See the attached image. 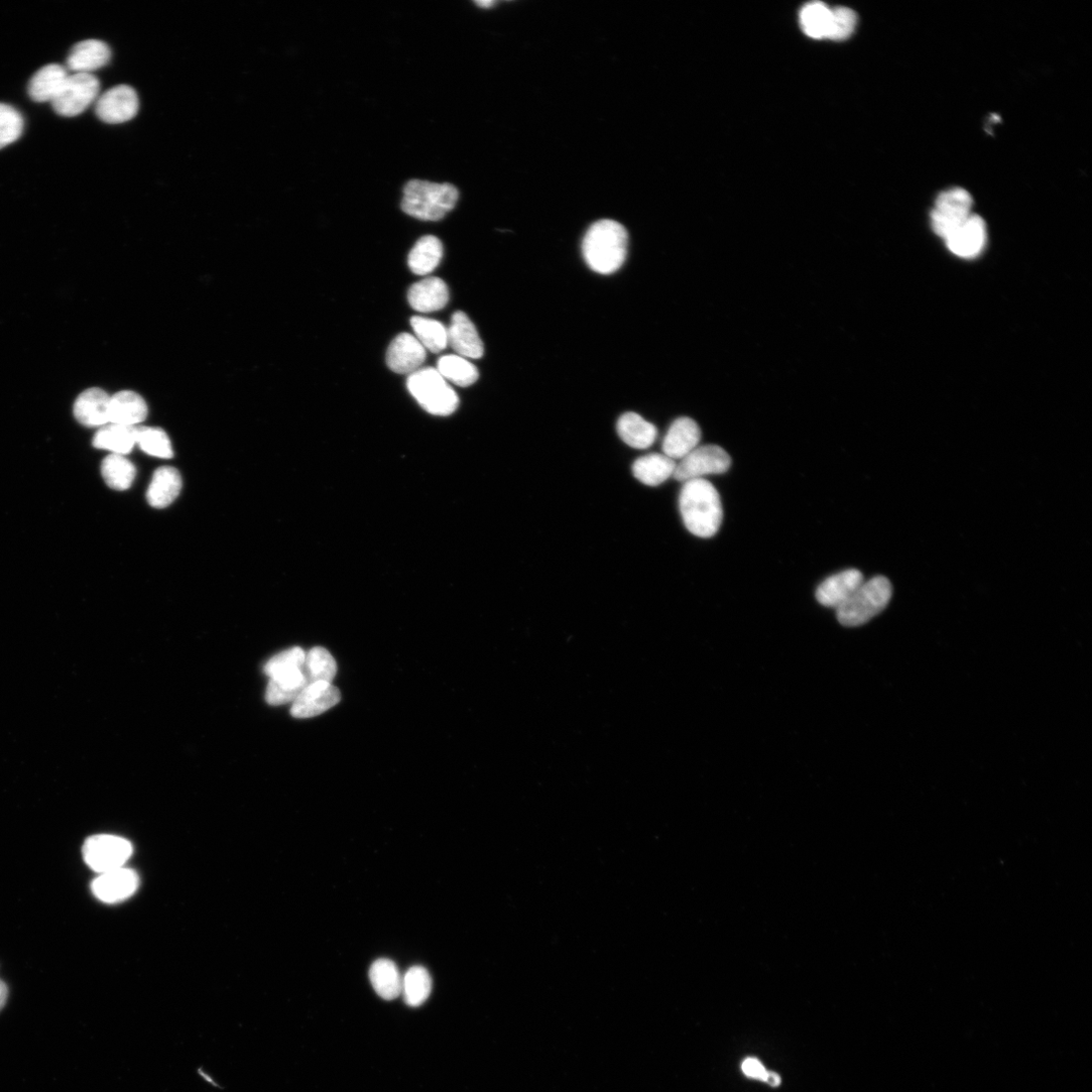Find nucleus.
I'll return each instance as SVG.
<instances>
[{
	"mask_svg": "<svg viewBox=\"0 0 1092 1092\" xmlns=\"http://www.w3.org/2000/svg\"><path fill=\"white\" fill-rule=\"evenodd\" d=\"M629 233L619 222L601 220L593 224L583 240V256L588 267L601 275L617 273L628 256Z\"/></svg>",
	"mask_w": 1092,
	"mask_h": 1092,
	"instance_id": "obj_1",
	"label": "nucleus"
},
{
	"mask_svg": "<svg viewBox=\"0 0 1092 1092\" xmlns=\"http://www.w3.org/2000/svg\"><path fill=\"white\" fill-rule=\"evenodd\" d=\"M679 507L686 528L701 538L714 536L722 523L723 510L714 485L704 478L684 482Z\"/></svg>",
	"mask_w": 1092,
	"mask_h": 1092,
	"instance_id": "obj_2",
	"label": "nucleus"
},
{
	"mask_svg": "<svg viewBox=\"0 0 1092 1092\" xmlns=\"http://www.w3.org/2000/svg\"><path fill=\"white\" fill-rule=\"evenodd\" d=\"M892 585L882 576L863 584L836 610L838 623L846 628H857L880 615L892 598Z\"/></svg>",
	"mask_w": 1092,
	"mask_h": 1092,
	"instance_id": "obj_3",
	"label": "nucleus"
},
{
	"mask_svg": "<svg viewBox=\"0 0 1092 1092\" xmlns=\"http://www.w3.org/2000/svg\"><path fill=\"white\" fill-rule=\"evenodd\" d=\"M458 191L450 184L414 179L404 188L402 210L422 221H439L454 209Z\"/></svg>",
	"mask_w": 1092,
	"mask_h": 1092,
	"instance_id": "obj_4",
	"label": "nucleus"
},
{
	"mask_svg": "<svg viewBox=\"0 0 1092 1092\" xmlns=\"http://www.w3.org/2000/svg\"><path fill=\"white\" fill-rule=\"evenodd\" d=\"M407 387L419 405L432 415L449 416L458 408L456 393L435 369H421L410 375Z\"/></svg>",
	"mask_w": 1092,
	"mask_h": 1092,
	"instance_id": "obj_5",
	"label": "nucleus"
},
{
	"mask_svg": "<svg viewBox=\"0 0 1092 1092\" xmlns=\"http://www.w3.org/2000/svg\"><path fill=\"white\" fill-rule=\"evenodd\" d=\"M132 854L133 845L128 839L111 834L92 835L82 847L85 863L98 874L125 867Z\"/></svg>",
	"mask_w": 1092,
	"mask_h": 1092,
	"instance_id": "obj_6",
	"label": "nucleus"
},
{
	"mask_svg": "<svg viewBox=\"0 0 1092 1092\" xmlns=\"http://www.w3.org/2000/svg\"><path fill=\"white\" fill-rule=\"evenodd\" d=\"M973 197L964 189L954 188L940 194L931 215L935 233L946 239L973 215Z\"/></svg>",
	"mask_w": 1092,
	"mask_h": 1092,
	"instance_id": "obj_7",
	"label": "nucleus"
},
{
	"mask_svg": "<svg viewBox=\"0 0 1092 1092\" xmlns=\"http://www.w3.org/2000/svg\"><path fill=\"white\" fill-rule=\"evenodd\" d=\"M732 458L717 445H702L679 460L673 477L681 482L703 478L708 474H721L730 469Z\"/></svg>",
	"mask_w": 1092,
	"mask_h": 1092,
	"instance_id": "obj_8",
	"label": "nucleus"
},
{
	"mask_svg": "<svg viewBox=\"0 0 1092 1092\" xmlns=\"http://www.w3.org/2000/svg\"><path fill=\"white\" fill-rule=\"evenodd\" d=\"M99 88V81L94 75L70 73L51 103L58 114L67 117L76 116L97 99Z\"/></svg>",
	"mask_w": 1092,
	"mask_h": 1092,
	"instance_id": "obj_9",
	"label": "nucleus"
},
{
	"mask_svg": "<svg viewBox=\"0 0 1092 1092\" xmlns=\"http://www.w3.org/2000/svg\"><path fill=\"white\" fill-rule=\"evenodd\" d=\"M139 111V97L129 85H117L101 94L95 102V112L106 124H121L134 118Z\"/></svg>",
	"mask_w": 1092,
	"mask_h": 1092,
	"instance_id": "obj_10",
	"label": "nucleus"
},
{
	"mask_svg": "<svg viewBox=\"0 0 1092 1092\" xmlns=\"http://www.w3.org/2000/svg\"><path fill=\"white\" fill-rule=\"evenodd\" d=\"M949 251L962 259H975L985 250L988 241L987 224L983 218L971 215L946 239Z\"/></svg>",
	"mask_w": 1092,
	"mask_h": 1092,
	"instance_id": "obj_11",
	"label": "nucleus"
},
{
	"mask_svg": "<svg viewBox=\"0 0 1092 1092\" xmlns=\"http://www.w3.org/2000/svg\"><path fill=\"white\" fill-rule=\"evenodd\" d=\"M139 877L128 868L99 874L91 884L94 896L105 903H117L131 897L138 889Z\"/></svg>",
	"mask_w": 1092,
	"mask_h": 1092,
	"instance_id": "obj_12",
	"label": "nucleus"
},
{
	"mask_svg": "<svg viewBox=\"0 0 1092 1092\" xmlns=\"http://www.w3.org/2000/svg\"><path fill=\"white\" fill-rule=\"evenodd\" d=\"M425 359L426 349L415 336L409 333L397 336L387 352L388 367L400 375H412L418 372Z\"/></svg>",
	"mask_w": 1092,
	"mask_h": 1092,
	"instance_id": "obj_13",
	"label": "nucleus"
},
{
	"mask_svg": "<svg viewBox=\"0 0 1092 1092\" xmlns=\"http://www.w3.org/2000/svg\"><path fill=\"white\" fill-rule=\"evenodd\" d=\"M340 700V691L332 683H313L293 702L291 713L296 718L315 717L334 707Z\"/></svg>",
	"mask_w": 1092,
	"mask_h": 1092,
	"instance_id": "obj_14",
	"label": "nucleus"
},
{
	"mask_svg": "<svg viewBox=\"0 0 1092 1092\" xmlns=\"http://www.w3.org/2000/svg\"><path fill=\"white\" fill-rule=\"evenodd\" d=\"M863 574L855 569L846 570L823 581L816 590L819 604L837 610L863 584Z\"/></svg>",
	"mask_w": 1092,
	"mask_h": 1092,
	"instance_id": "obj_15",
	"label": "nucleus"
},
{
	"mask_svg": "<svg viewBox=\"0 0 1092 1092\" xmlns=\"http://www.w3.org/2000/svg\"><path fill=\"white\" fill-rule=\"evenodd\" d=\"M447 337L457 355L466 359H478L483 355L484 347L478 332L463 312L452 315Z\"/></svg>",
	"mask_w": 1092,
	"mask_h": 1092,
	"instance_id": "obj_16",
	"label": "nucleus"
},
{
	"mask_svg": "<svg viewBox=\"0 0 1092 1092\" xmlns=\"http://www.w3.org/2000/svg\"><path fill=\"white\" fill-rule=\"evenodd\" d=\"M701 430L691 418L681 417L674 421L663 441V453L673 460H681L699 446Z\"/></svg>",
	"mask_w": 1092,
	"mask_h": 1092,
	"instance_id": "obj_17",
	"label": "nucleus"
},
{
	"mask_svg": "<svg viewBox=\"0 0 1092 1092\" xmlns=\"http://www.w3.org/2000/svg\"><path fill=\"white\" fill-rule=\"evenodd\" d=\"M111 58L109 47L99 40H85L77 43L71 49L66 68L69 73H86L104 67Z\"/></svg>",
	"mask_w": 1092,
	"mask_h": 1092,
	"instance_id": "obj_18",
	"label": "nucleus"
},
{
	"mask_svg": "<svg viewBox=\"0 0 1092 1092\" xmlns=\"http://www.w3.org/2000/svg\"><path fill=\"white\" fill-rule=\"evenodd\" d=\"M110 397L101 389L91 388L79 395L74 404V416L86 427H102L109 423Z\"/></svg>",
	"mask_w": 1092,
	"mask_h": 1092,
	"instance_id": "obj_19",
	"label": "nucleus"
},
{
	"mask_svg": "<svg viewBox=\"0 0 1092 1092\" xmlns=\"http://www.w3.org/2000/svg\"><path fill=\"white\" fill-rule=\"evenodd\" d=\"M147 415L146 402L135 392L121 391L110 397L109 423L137 427Z\"/></svg>",
	"mask_w": 1092,
	"mask_h": 1092,
	"instance_id": "obj_20",
	"label": "nucleus"
},
{
	"mask_svg": "<svg viewBox=\"0 0 1092 1092\" xmlns=\"http://www.w3.org/2000/svg\"><path fill=\"white\" fill-rule=\"evenodd\" d=\"M410 306L420 313L442 310L449 301L446 284L438 278H428L413 285L408 292Z\"/></svg>",
	"mask_w": 1092,
	"mask_h": 1092,
	"instance_id": "obj_21",
	"label": "nucleus"
},
{
	"mask_svg": "<svg viewBox=\"0 0 1092 1092\" xmlns=\"http://www.w3.org/2000/svg\"><path fill=\"white\" fill-rule=\"evenodd\" d=\"M183 480L177 469L171 466L158 468L152 477L147 491L148 503L156 508L168 507L179 495Z\"/></svg>",
	"mask_w": 1092,
	"mask_h": 1092,
	"instance_id": "obj_22",
	"label": "nucleus"
},
{
	"mask_svg": "<svg viewBox=\"0 0 1092 1092\" xmlns=\"http://www.w3.org/2000/svg\"><path fill=\"white\" fill-rule=\"evenodd\" d=\"M69 71L60 64H48L38 70L28 86L30 97L36 102H52L65 84Z\"/></svg>",
	"mask_w": 1092,
	"mask_h": 1092,
	"instance_id": "obj_23",
	"label": "nucleus"
},
{
	"mask_svg": "<svg viewBox=\"0 0 1092 1092\" xmlns=\"http://www.w3.org/2000/svg\"><path fill=\"white\" fill-rule=\"evenodd\" d=\"M617 428L622 440L636 449L651 447L658 437L657 427L634 412L622 415Z\"/></svg>",
	"mask_w": 1092,
	"mask_h": 1092,
	"instance_id": "obj_24",
	"label": "nucleus"
},
{
	"mask_svg": "<svg viewBox=\"0 0 1092 1092\" xmlns=\"http://www.w3.org/2000/svg\"><path fill=\"white\" fill-rule=\"evenodd\" d=\"M677 462L664 453H650L638 458L633 465L637 479L650 487H657L674 475Z\"/></svg>",
	"mask_w": 1092,
	"mask_h": 1092,
	"instance_id": "obj_25",
	"label": "nucleus"
},
{
	"mask_svg": "<svg viewBox=\"0 0 1092 1092\" xmlns=\"http://www.w3.org/2000/svg\"><path fill=\"white\" fill-rule=\"evenodd\" d=\"M370 980L375 992L385 1001H394L402 995L403 978L390 959L382 958L373 963Z\"/></svg>",
	"mask_w": 1092,
	"mask_h": 1092,
	"instance_id": "obj_26",
	"label": "nucleus"
},
{
	"mask_svg": "<svg viewBox=\"0 0 1092 1092\" xmlns=\"http://www.w3.org/2000/svg\"><path fill=\"white\" fill-rule=\"evenodd\" d=\"M137 427L106 424L95 433L92 444L95 448L105 449L113 454H127L136 445Z\"/></svg>",
	"mask_w": 1092,
	"mask_h": 1092,
	"instance_id": "obj_27",
	"label": "nucleus"
},
{
	"mask_svg": "<svg viewBox=\"0 0 1092 1092\" xmlns=\"http://www.w3.org/2000/svg\"><path fill=\"white\" fill-rule=\"evenodd\" d=\"M443 257L441 241L435 236H424L416 243L408 258L412 273L427 276L439 266Z\"/></svg>",
	"mask_w": 1092,
	"mask_h": 1092,
	"instance_id": "obj_28",
	"label": "nucleus"
},
{
	"mask_svg": "<svg viewBox=\"0 0 1092 1092\" xmlns=\"http://www.w3.org/2000/svg\"><path fill=\"white\" fill-rule=\"evenodd\" d=\"M309 685L303 669L271 679L267 690V701L271 705L294 702Z\"/></svg>",
	"mask_w": 1092,
	"mask_h": 1092,
	"instance_id": "obj_29",
	"label": "nucleus"
},
{
	"mask_svg": "<svg viewBox=\"0 0 1092 1092\" xmlns=\"http://www.w3.org/2000/svg\"><path fill=\"white\" fill-rule=\"evenodd\" d=\"M101 474L109 488L125 491L135 479L136 467L124 455L111 453L101 463Z\"/></svg>",
	"mask_w": 1092,
	"mask_h": 1092,
	"instance_id": "obj_30",
	"label": "nucleus"
},
{
	"mask_svg": "<svg viewBox=\"0 0 1092 1092\" xmlns=\"http://www.w3.org/2000/svg\"><path fill=\"white\" fill-rule=\"evenodd\" d=\"M437 371L445 381L467 388L478 380V371L466 358L457 354H448L439 358Z\"/></svg>",
	"mask_w": 1092,
	"mask_h": 1092,
	"instance_id": "obj_31",
	"label": "nucleus"
},
{
	"mask_svg": "<svg viewBox=\"0 0 1092 1092\" xmlns=\"http://www.w3.org/2000/svg\"><path fill=\"white\" fill-rule=\"evenodd\" d=\"M431 991L432 980L424 967L413 966L403 977L402 995L408 1006L412 1008L420 1007L428 1000Z\"/></svg>",
	"mask_w": 1092,
	"mask_h": 1092,
	"instance_id": "obj_32",
	"label": "nucleus"
},
{
	"mask_svg": "<svg viewBox=\"0 0 1092 1092\" xmlns=\"http://www.w3.org/2000/svg\"><path fill=\"white\" fill-rule=\"evenodd\" d=\"M415 337L432 353L443 351L448 345L447 329L436 320L415 316L411 319Z\"/></svg>",
	"mask_w": 1092,
	"mask_h": 1092,
	"instance_id": "obj_33",
	"label": "nucleus"
},
{
	"mask_svg": "<svg viewBox=\"0 0 1092 1092\" xmlns=\"http://www.w3.org/2000/svg\"><path fill=\"white\" fill-rule=\"evenodd\" d=\"M304 672L309 685L317 682L332 683L337 673V665L326 649L317 647L306 654Z\"/></svg>",
	"mask_w": 1092,
	"mask_h": 1092,
	"instance_id": "obj_34",
	"label": "nucleus"
},
{
	"mask_svg": "<svg viewBox=\"0 0 1092 1092\" xmlns=\"http://www.w3.org/2000/svg\"><path fill=\"white\" fill-rule=\"evenodd\" d=\"M831 9L822 3H810L800 12V25L803 32L812 39L827 38Z\"/></svg>",
	"mask_w": 1092,
	"mask_h": 1092,
	"instance_id": "obj_35",
	"label": "nucleus"
},
{
	"mask_svg": "<svg viewBox=\"0 0 1092 1092\" xmlns=\"http://www.w3.org/2000/svg\"><path fill=\"white\" fill-rule=\"evenodd\" d=\"M136 444L147 454L159 458H172L173 450L164 430L154 427H137Z\"/></svg>",
	"mask_w": 1092,
	"mask_h": 1092,
	"instance_id": "obj_36",
	"label": "nucleus"
},
{
	"mask_svg": "<svg viewBox=\"0 0 1092 1092\" xmlns=\"http://www.w3.org/2000/svg\"><path fill=\"white\" fill-rule=\"evenodd\" d=\"M23 131L22 113L12 105L0 103V149L15 143Z\"/></svg>",
	"mask_w": 1092,
	"mask_h": 1092,
	"instance_id": "obj_37",
	"label": "nucleus"
},
{
	"mask_svg": "<svg viewBox=\"0 0 1092 1092\" xmlns=\"http://www.w3.org/2000/svg\"><path fill=\"white\" fill-rule=\"evenodd\" d=\"M306 654L301 648H293L271 659L265 667L266 674L277 678L291 672L303 669Z\"/></svg>",
	"mask_w": 1092,
	"mask_h": 1092,
	"instance_id": "obj_38",
	"label": "nucleus"
},
{
	"mask_svg": "<svg viewBox=\"0 0 1092 1092\" xmlns=\"http://www.w3.org/2000/svg\"><path fill=\"white\" fill-rule=\"evenodd\" d=\"M857 23V15L851 9H831L830 24L826 39L833 41L846 40L855 32Z\"/></svg>",
	"mask_w": 1092,
	"mask_h": 1092,
	"instance_id": "obj_39",
	"label": "nucleus"
},
{
	"mask_svg": "<svg viewBox=\"0 0 1092 1092\" xmlns=\"http://www.w3.org/2000/svg\"><path fill=\"white\" fill-rule=\"evenodd\" d=\"M743 1072L749 1078L765 1081L768 1071L764 1065L756 1058H748L744 1061L742 1066Z\"/></svg>",
	"mask_w": 1092,
	"mask_h": 1092,
	"instance_id": "obj_40",
	"label": "nucleus"
},
{
	"mask_svg": "<svg viewBox=\"0 0 1092 1092\" xmlns=\"http://www.w3.org/2000/svg\"><path fill=\"white\" fill-rule=\"evenodd\" d=\"M10 999V989L8 985L0 979V1014L7 1008Z\"/></svg>",
	"mask_w": 1092,
	"mask_h": 1092,
	"instance_id": "obj_41",
	"label": "nucleus"
},
{
	"mask_svg": "<svg viewBox=\"0 0 1092 1092\" xmlns=\"http://www.w3.org/2000/svg\"><path fill=\"white\" fill-rule=\"evenodd\" d=\"M765 1082L771 1086L777 1087L781 1083V1077L777 1073L768 1071Z\"/></svg>",
	"mask_w": 1092,
	"mask_h": 1092,
	"instance_id": "obj_42",
	"label": "nucleus"
},
{
	"mask_svg": "<svg viewBox=\"0 0 1092 1092\" xmlns=\"http://www.w3.org/2000/svg\"><path fill=\"white\" fill-rule=\"evenodd\" d=\"M474 3H475L476 6L482 8V9H484V8L489 9V8L493 7L496 4L495 2H492V0H481V2H474Z\"/></svg>",
	"mask_w": 1092,
	"mask_h": 1092,
	"instance_id": "obj_43",
	"label": "nucleus"
}]
</instances>
